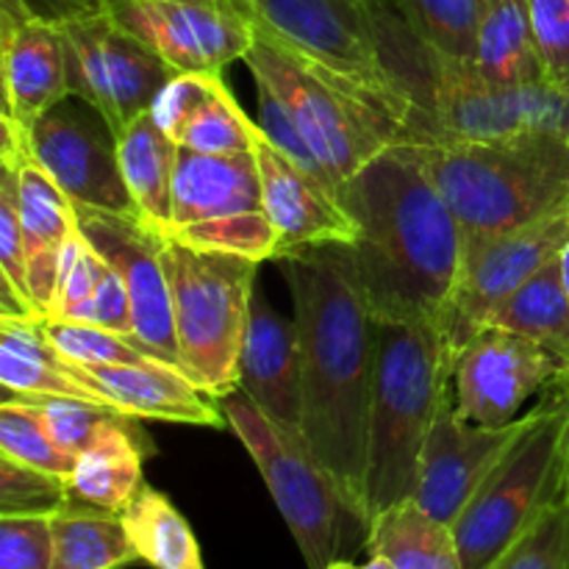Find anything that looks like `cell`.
Returning <instances> with one entry per match:
<instances>
[{
	"label": "cell",
	"mask_w": 569,
	"mask_h": 569,
	"mask_svg": "<svg viewBox=\"0 0 569 569\" xmlns=\"http://www.w3.org/2000/svg\"><path fill=\"white\" fill-rule=\"evenodd\" d=\"M339 200L359 228L348 250L376 322H439L465 233L415 144L376 156L339 189Z\"/></svg>",
	"instance_id": "obj_2"
},
{
	"label": "cell",
	"mask_w": 569,
	"mask_h": 569,
	"mask_svg": "<svg viewBox=\"0 0 569 569\" xmlns=\"http://www.w3.org/2000/svg\"><path fill=\"white\" fill-rule=\"evenodd\" d=\"M3 170L14 172V200L26 237L28 298L48 317L59 283L61 248L76 231V203L31 156L20 164H3Z\"/></svg>",
	"instance_id": "obj_23"
},
{
	"label": "cell",
	"mask_w": 569,
	"mask_h": 569,
	"mask_svg": "<svg viewBox=\"0 0 569 569\" xmlns=\"http://www.w3.org/2000/svg\"><path fill=\"white\" fill-rule=\"evenodd\" d=\"M376 348L367 450L370 522L378 511L415 498L422 448L453 372V353L433 320L376 322Z\"/></svg>",
	"instance_id": "obj_4"
},
{
	"label": "cell",
	"mask_w": 569,
	"mask_h": 569,
	"mask_svg": "<svg viewBox=\"0 0 569 569\" xmlns=\"http://www.w3.org/2000/svg\"><path fill=\"white\" fill-rule=\"evenodd\" d=\"M220 409L228 428L259 467L306 567L326 569L337 561L342 515H348V509L328 472L306 448L303 437L270 420L242 389L220 398Z\"/></svg>",
	"instance_id": "obj_10"
},
{
	"label": "cell",
	"mask_w": 569,
	"mask_h": 569,
	"mask_svg": "<svg viewBox=\"0 0 569 569\" xmlns=\"http://www.w3.org/2000/svg\"><path fill=\"white\" fill-rule=\"evenodd\" d=\"M161 264L183 372L217 400L237 392L259 261L161 237Z\"/></svg>",
	"instance_id": "obj_6"
},
{
	"label": "cell",
	"mask_w": 569,
	"mask_h": 569,
	"mask_svg": "<svg viewBox=\"0 0 569 569\" xmlns=\"http://www.w3.org/2000/svg\"><path fill=\"white\" fill-rule=\"evenodd\" d=\"M256 98H259V114H256V122H259V128H261V133L267 137V142L276 144L283 156H289L295 164H300L303 170H309L311 176H317V178H322V181L331 183V178H328V172L322 170V164H320V159L315 156V150L306 144L303 133L298 131V126H295L292 117L287 114V109L278 103L276 94H272L264 83H256Z\"/></svg>",
	"instance_id": "obj_41"
},
{
	"label": "cell",
	"mask_w": 569,
	"mask_h": 569,
	"mask_svg": "<svg viewBox=\"0 0 569 569\" xmlns=\"http://www.w3.org/2000/svg\"><path fill=\"white\" fill-rule=\"evenodd\" d=\"M0 456H9L20 465L37 467L67 481L76 472L78 461V456L67 453L53 442L37 409L17 395H6L0 406Z\"/></svg>",
	"instance_id": "obj_33"
},
{
	"label": "cell",
	"mask_w": 569,
	"mask_h": 569,
	"mask_svg": "<svg viewBox=\"0 0 569 569\" xmlns=\"http://www.w3.org/2000/svg\"><path fill=\"white\" fill-rule=\"evenodd\" d=\"M139 561L120 515L67 503L53 515V567L50 569H122Z\"/></svg>",
	"instance_id": "obj_29"
},
{
	"label": "cell",
	"mask_w": 569,
	"mask_h": 569,
	"mask_svg": "<svg viewBox=\"0 0 569 569\" xmlns=\"http://www.w3.org/2000/svg\"><path fill=\"white\" fill-rule=\"evenodd\" d=\"M239 389L270 420L303 437V359L295 320L253 295L239 356Z\"/></svg>",
	"instance_id": "obj_22"
},
{
	"label": "cell",
	"mask_w": 569,
	"mask_h": 569,
	"mask_svg": "<svg viewBox=\"0 0 569 569\" xmlns=\"http://www.w3.org/2000/svg\"><path fill=\"white\" fill-rule=\"evenodd\" d=\"M326 569H361V567H356V565H350V561H331V565H328Z\"/></svg>",
	"instance_id": "obj_48"
},
{
	"label": "cell",
	"mask_w": 569,
	"mask_h": 569,
	"mask_svg": "<svg viewBox=\"0 0 569 569\" xmlns=\"http://www.w3.org/2000/svg\"><path fill=\"white\" fill-rule=\"evenodd\" d=\"M489 326L533 339L569 365V298L559 272V256L533 272L489 320Z\"/></svg>",
	"instance_id": "obj_31"
},
{
	"label": "cell",
	"mask_w": 569,
	"mask_h": 569,
	"mask_svg": "<svg viewBox=\"0 0 569 569\" xmlns=\"http://www.w3.org/2000/svg\"><path fill=\"white\" fill-rule=\"evenodd\" d=\"M109 11L176 76H222L244 59L256 33L248 0H114Z\"/></svg>",
	"instance_id": "obj_14"
},
{
	"label": "cell",
	"mask_w": 569,
	"mask_h": 569,
	"mask_svg": "<svg viewBox=\"0 0 569 569\" xmlns=\"http://www.w3.org/2000/svg\"><path fill=\"white\" fill-rule=\"evenodd\" d=\"M0 78H3V120L31 128L64 98V44L59 28L31 14L20 0H3L0 9Z\"/></svg>",
	"instance_id": "obj_20"
},
{
	"label": "cell",
	"mask_w": 569,
	"mask_h": 569,
	"mask_svg": "<svg viewBox=\"0 0 569 569\" xmlns=\"http://www.w3.org/2000/svg\"><path fill=\"white\" fill-rule=\"evenodd\" d=\"M498 569H569V500L561 495L522 533Z\"/></svg>",
	"instance_id": "obj_36"
},
{
	"label": "cell",
	"mask_w": 569,
	"mask_h": 569,
	"mask_svg": "<svg viewBox=\"0 0 569 569\" xmlns=\"http://www.w3.org/2000/svg\"><path fill=\"white\" fill-rule=\"evenodd\" d=\"M415 148L465 237L517 231L569 209V142L559 133Z\"/></svg>",
	"instance_id": "obj_3"
},
{
	"label": "cell",
	"mask_w": 569,
	"mask_h": 569,
	"mask_svg": "<svg viewBox=\"0 0 569 569\" xmlns=\"http://www.w3.org/2000/svg\"><path fill=\"white\" fill-rule=\"evenodd\" d=\"M67 100L28 128V156L76 206L137 217L120 170L114 131L89 103L70 106Z\"/></svg>",
	"instance_id": "obj_16"
},
{
	"label": "cell",
	"mask_w": 569,
	"mask_h": 569,
	"mask_svg": "<svg viewBox=\"0 0 569 569\" xmlns=\"http://www.w3.org/2000/svg\"><path fill=\"white\" fill-rule=\"evenodd\" d=\"M569 365L533 339L487 326L453 356L450 403L456 415L478 426H511L528 400L559 387Z\"/></svg>",
	"instance_id": "obj_15"
},
{
	"label": "cell",
	"mask_w": 569,
	"mask_h": 569,
	"mask_svg": "<svg viewBox=\"0 0 569 569\" xmlns=\"http://www.w3.org/2000/svg\"><path fill=\"white\" fill-rule=\"evenodd\" d=\"M31 14L42 17V20L59 22L72 20V17H83V14H94V11H109V6L114 0H20Z\"/></svg>",
	"instance_id": "obj_44"
},
{
	"label": "cell",
	"mask_w": 569,
	"mask_h": 569,
	"mask_svg": "<svg viewBox=\"0 0 569 569\" xmlns=\"http://www.w3.org/2000/svg\"><path fill=\"white\" fill-rule=\"evenodd\" d=\"M0 383L6 395L72 398L111 409L98 392L72 376V361L50 342L42 320H0Z\"/></svg>",
	"instance_id": "obj_25"
},
{
	"label": "cell",
	"mask_w": 569,
	"mask_h": 569,
	"mask_svg": "<svg viewBox=\"0 0 569 569\" xmlns=\"http://www.w3.org/2000/svg\"><path fill=\"white\" fill-rule=\"evenodd\" d=\"M42 331L48 333L50 342L61 350L64 359L81 367H98V365H142V361L153 359L144 353L142 348L131 342V339L120 337L106 328L87 326V322L72 320H53L44 317Z\"/></svg>",
	"instance_id": "obj_34"
},
{
	"label": "cell",
	"mask_w": 569,
	"mask_h": 569,
	"mask_svg": "<svg viewBox=\"0 0 569 569\" xmlns=\"http://www.w3.org/2000/svg\"><path fill=\"white\" fill-rule=\"evenodd\" d=\"M120 517L142 565L150 569H206L187 517L164 492L144 483Z\"/></svg>",
	"instance_id": "obj_30"
},
{
	"label": "cell",
	"mask_w": 569,
	"mask_h": 569,
	"mask_svg": "<svg viewBox=\"0 0 569 569\" xmlns=\"http://www.w3.org/2000/svg\"><path fill=\"white\" fill-rule=\"evenodd\" d=\"M64 44L70 98L92 106L106 126L126 131L137 117L153 109L161 89L176 72L111 17V11L59 22Z\"/></svg>",
	"instance_id": "obj_11"
},
{
	"label": "cell",
	"mask_w": 569,
	"mask_h": 569,
	"mask_svg": "<svg viewBox=\"0 0 569 569\" xmlns=\"http://www.w3.org/2000/svg\"><path fill=\"white\" fill-rule=\"evenodd\" d=\"M567 142H569V133H567Z\"/></svg>",
	"instance_id": "obj_49"
},
{
	"label": "cell",
	"mask_w": 569,
	"mask_h": 569,
	"mask_svg": "<svg viewBox=\"0 0 569 569\" xmlns=\"http://www.w3.org/2000/svg\"><path fill=\"white\" fill-rule=\"evenodd\" d=\"M76 226L126 283L133 317L131 342L153 359L181 367L170 283L161 264V237L150 233L137 217L111 214L89 206H76Z\"/></svg>",
	"instance_id": "obj_17"
},
{
	"label": "cell",
	"mask_w": 569,
	"mask_h": 569,
	"mask_svg": "<svg viewBox=\"0 0 569 569\" xmlns=\"http://www.w3.org/2000/svg\"><path fill=\"white\" fill-rule=\"evenodd\" d=\"M545 81L569 92V0H528Z\"/></svg>",
	"instance_id": "obj_40"
},
{
	"label": "cell",
	"mask_w": 569,
	"mask_h": 569,
	"mask_svg": "<svg viewBox=\"0 0 569 569\" xmlns=\"http://www.w3.org/2000/svg\"><path fill=\"white\" fill-rule=\"evenodd\" d=\"M569 239V209L533 226L492 237H465L459 278L439 315V331L450 353H459L481 328L489 326L500 306L559 256Z\"/></svg>",
	"instance_id": "obj_12"
},
{
	"label": "cell",
	"mask_w": 569,
	"mask_h": 569,
	"mask_svg": "<svg viewBox=\"0 0 569 569\" xmlns=\"http://www.w3.org/2000/svg\"><path fill=\"white\" fill-rule=\"evenodd\" d=\"M67 503V478L0 456V515H56Z\"/></svg>",
	"instance_id": "obj_35"
},
{
	"label": "cell",
	"mask_w": 569,
	"mask_h": 569,
	"mask_svg": "<svg viewBox=\"0 0 569 569\" xmlns=\"http://www.w3.org/2000/svg\"><path fill=\"white\" fill-rule=\"evenodd\" d=\"M53 567V515H0V569Z\"/></svg>",
	"instance_id": "obj_39"
},
{
	"label": "cell",
	"mask_w": 569,
	"mask_h": 569,
	"mask_svg": "<svg viewBox=\"0 0 569 569\" xmlns=\"http://www.w3.org/2000/svg\"><path fill=\"white\" fill-rule=\"evenodd\" d=\"M295 306L303 359V442L367 531V450L376 387V317L348 244L278 259Z\"/></svg>",
	"instance_id": "obj_1"
},
{
	"label": "cell",
	"mask_w": 569,
	"mask_h": 569,
	"mask_svg": "<svg viewBox=\"0 0 569 569\" xmlns=\"http://www.w3.org/2000/svg\"><path fill=\"white\" fill-rule=\"evenodd\" d=\"M472 67L506 87L545 81L528 0H483Z\"/></svg>",
	"instance_id": "obj_28"
},
{
	"label": "cell",
	"mask_w": 569,
	"mask_h": 569,
	"mask_svg": "<svg viewBox=\"0 0 569 569\" xmlns=\"http://www.w3.org/2000/svg\"><path fill=\"white\" fill-rule=\"evenodd\" d=\"M559 272H561V283H565V292L569 298V239L565 248L559 250Z\"/></svg>",
	"instance_id": "obj_45"
},
{
	"label": "cell",
	"mask_w": 569,
	"mask_h": 569,
	"mask_svg": "<svg viewBox=\"0 0 569 569\" xmlns=\"http://www.w3.org/2000/svg\"><path fill=\"white\" fill-rule=\"evenodd\" d=\"M167 239L198 250L276 261L278 237L264 209L253 153L178 150Z\"/></svg>",
	"instance_id": "obj_9"
},
{
	"label": "cell",
	"mask_w": 569,
	"mask_h": 569,
	"mask_svg": "<svg viewBox=\"0 0 569 569\" xmlns=\"http://www.w3.org/2000/svg\"><path fill=\"white\" fill-rule=\"evenodd\" d=\"M244 64L287 109L322 170L339 189L392 144H415L400 122L378 109L365 92L300 53L256 17L253 44Z\"/></svg>",
	"instance_id": "obj_5"
},
{
	"label": "cell",
	"mask_w": 569,
	"mask_h": 569,
	"mask_svg": "<svg viewBox=\"0 0 569 569\" xmlns=\"http://www.w3.org/2000/svg\"><path fill=\"white\" fill-rule=\"evenodd\" d=\"M178 150L176 139L167 137L150 111L117 133V156L128 194L137 206V220L156 237H167L170 231Z\"/></svg>",
	"instance_id": "obj_26"
},
{
	"label": "cell",
	"mask_w": 569,
	"mask_h": 569,
	"mask_svg": "<svg viewBox=\"0 0 569 569\" xmlns=\"http://www.w3.org/2000/svg\"><path fill=\"white\" fill-rule=\"evenodd\" d=\"M567 381H569V376H567Z\"/></svg>",
	"instance_id": "obj_50"
},
{
	"label": "cell",
	"mask_w": 569,
	"mask_h": 569,
	"mask_svg": "<svg viewBox=\"0 0 569 569\" xmlns=\"http://www.w3.org/2000/svg\"><path fill=\"white\" fill-rule=\"evenodd\" d=\"M72 376L98 392L106 403L133 420L178 422V426H228L220 400L211 398L181 367L161 359L142 365H72Z\"/></svg>",
	"instance_id": "obj_21"
},
{
	"label": "cell",
	"mask_w": 569,
	"mask_h": 569,
	"mask_svg": "<svg viewBox=\"0 0 569 569\" xmlns=\"http://www.w3.org/2000/svg\"><path fill=\"white\" fill-rule=\"evenodd\" d=\"M367 553L383 556L398 569H465L453 526L428 515L415 498L372 517Z\"/></svg>",
	"instance_id": "obj_27"
},
{
	"label": "cell",
	"mask_w": 569,
	"mask_h": 569,
	"mask_svg": "<svg viewBox=\"0 0 569 569\" xmlns=\"http://www.w3.org/2000/svg\"><path fill=\"white\" fill-rule=\"evenodd\" d=\"M150 453L153 445L133 426V417L114 411L100 422L89 448L78 456L70 476V500L122 515L142 492L144 459Z\"/></svg>",
	"instance_id": "obj_24"
},
{
	"label": "cell",
	"mask_w": 569,
	"mask_h": 569,
	"mask_svg": "<svg viewBox=\"0 0 569 569\" xmlns=\"http://www.w3.org/2000/svg\"><path fill=\"white\" fill-rule=\"evenodd\" d=\"M567 420L569 389L561 381L556 395L539 403L533 426L503 456L453 522L465 569L498 567L539 515L565 495Z\"/></svg>",
	"instance_id": "obj_8"
},
{
	"label": "cell",
	"mask_w": 569,
	"mask_h": 569,
	"mask_svg": "<svg viewBox=\"0 0 569 569\" xmlns=\"http://www.w3.org/2000/svg\"><path fill=\"white\" fill-rule=\"evenodd\" d=\"M492 569H498V567H492Z\"/></svg>",
	"instance_id": "obj_51"
},
{
	"label": "cell",
	"mask_w": 569,
	"mask_h": 569,
	"mask_svg": "<svg viewBox=\"0 0 569 569\" xmlns=\"http://www.w3.org/2000/svg\"><path fill=\"white\" fill-rule=\"evenodd\" d=\"M567 389H569V381L565 378ZM565 495L569 500V420H567V437H565Z\"/></svg>",
	"instance_id": "obj_46"
},
{
	"label": "cell",
	"mask_w": 569,
	"mask_h": 569,
	"mask_svg": "<svg viewBox=\"0 0 569 569\" xmlns=\"http://www.w3.org/2000/svg\"><path fill=\"white\" fill-rule=\"evenodd\" d=\"M439 142H489L517 133H569V92L548 81L506 87L472 61H433Z\"/></svg>",
	"instance_id": "obj_13"
},
{
	"label": "cell",
	"mask_w": 569,
	"mask_h": 569,
	"mask_svg": "<svg viewBox=\"0 0 569 569\" xmlns=\"http://www.w3.org/2000/svg\"><path fill=\"white\" fill-rule=\"evenodd\" d=\"M0 270H3L6 281L28 298L26 237H22L20 211H17L14 172L11 170H3V181H0Z\"/></svg>",
	"instance_id": "obj_43"
},
{
	"label": "cell",
	"mask_w": 569,
	"mask_h": 569,
	"mask_svg": "<svg viewBox=\"0 0 569 569\" xmlns=\"http://www.w3.org/2000/svg\"><path fill=\"white\" fill-rule=\"evenodd\" d=\"M253 14L289 44L337 72L409 131L415 144L439 142L437 120L389 61L372 0H248Z\"/></svg>",
	"instance_id": "obj_7"
},
{
	"label": "cell",
	"mask_w": 569,
	"mask_h": 569,
	"mask_svg": "<svg viewBox=\"0 0 569 569\" xmlns=\"http://www.w3.org/2000/svg\"><path fill=\"white\" fill-rule=\"evenodd\" d=\"M361 569H398V567H395L389 559H383V556H370V561H367Z\"/></svg>",
	"instance_id": "obj_47"
},
{
	"label": "cell",
	"mask_w": 569,
	"mask_h": 569,
	"mask_svg": "<svg viewBox=\"0 0 569 569\" xmlns=\"http://www.w3.org/2000/svg\"><path fill=\"white\" fill-rule=\"evenodd\" d=\"M67 320L87 322V326L106 328V331H114L120 333V337L131 339L133 337L131 298H128V289L126 283H122V278L109 267L103 281H100L98 292H94L87 303L78 306Z\"/></svg>",
	"instance_id": "obj_42"
},
{
	"label": "cell",
	"mask_w": 569,
	"mask_h": 569,
	"mask_svg": "<svg viewBox=\"0 0 569 569\" xmlns=\"http://www.w3.org/2000/svg\"><path fill=\"white\" fill-rule=\"evenodd\" d=\"M259 122L250 120L222 76H211L198 103L189 109L172 139L198 153H253Z\"/></svg>",
	"instance_id": "obj_32"
},
{
	"label": "cell",
	"mask_w": 569,
	"mask_h": 569,
	"mask_svg": "<svg viewBox=\"0 0 569 569\" xmlns=\"http://www.w3.org/2000/svg\"><path fill=\"white\" fill-rule=\"evenodd\" d=\"M256 161L267 217L278 237L276 261L326 244H353L359 228L331 183L295 164L267 142L264 133H259L256 142Z\"/></svg>",
	"instance_id": "obj_19"
},
{
	"label": "cell",
	"mask_w": 569,
	"mask_h": 569,
	"mask_svg": "<svg viewBox=\"0 0 569 569\" xmlns=\"http://www.w3.org/2000/svg\"><path fill=\"white\" fill-rule=\"evenodd\" d=\"M17 398L28 400L37 409L39 420L44 422L53 442L72 456H81L94 439V433H98L100 422L114 415V409L87 403V400L28 398V395H17Z\"/></svg>",
	"instance_id": "obj_38"
},
{
	"label": "cell",
	"mask_w": 569,
	"mask_h": 569,
	"mask_svg": "<svg viewBox=\"0 0 569 569\" xmlns=\"http://www.w3.org/2000/svg\"><path fill=\"white\" fill-rule=\"evenodd\" d=\"M106 270H109V264L100 259L98 250L81 237V231H78L76 226V231L70 233V239H67L64 248H61L59 283H56V298L48 317H53V320H67L78 306L87 303V300L98 292Z\"/></svg>",
	"instance_id": "obj_37"
},
{
	"label": "cell",
	"mask_w": 569,
	"mask_h": 569,
	"mask_svg": "<svg viewBox=\"0 0 569 569\" xmlns=\"http://www.w3.org/2000/svg\"><path fill=\"white\" fill-rule=\"evenodd\" d=\"M537 415L539 406L511 426H478L456 415L448 392L420 456V478L415 489L417 503L437 520L453 526L472 495L533 426Z\"/></svg>",
	"instance_id": "obj_18"
}]
</instances>
